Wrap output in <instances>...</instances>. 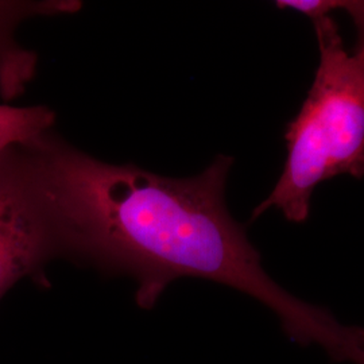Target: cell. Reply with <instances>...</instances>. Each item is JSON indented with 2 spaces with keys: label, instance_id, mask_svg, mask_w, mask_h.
I'll return each instance as SVG.
<instances>
[{
  "label": "cell",
  "instance_id": "7a4b0ae2",
  "mask_svg": "<svg viewBox=\"0 0 364 364\" xmlns=\"http://www.w3.org/2000/svg\"><path fill=\"white\" fill-rule=\"evenodd\" d=\"M320 63L299 115L287 124V158L272 193L251 220L278 208L304 223L318 183L340 174L364 177V46L348 53L332 15L313 21Z\"/></svg>",
  "mask_w": 364,
  "mask_h": 364
},
{
  "label": "cell",
  "instance_id": "ba28073f",
  "mask_svg": "<svg viewBox=\"0 0 364 364\" xmlns=\"http://www.w3.org/2000/svg\"><path fill=\"white\" fill-rule=\"evenodd\" d=\"M362 346H363V350H364V329L362 328Z\"/></svg>",
  "mask_w": 364,
  "mask_h": 364
},
{
  "label": "cell",
  "instance_id": "52a82bcc",
  "mask_svg": "<svg viewBox=\"0 0 364 364\" xmlns=\"http://www.w3.org/2000/svg\"><path fill=\"white\" fill-rule=\"evenodd\" d=\"M351 15L352 21L358 31V45L364 46V0L347 1L346 9Z\"/></svg>",
  "mask_w": 364,
  "mask_h": 364
},
{
  "label": "cell",
  "instance_id": "5b68a950",
  "mask_svg": "<svg viewBox=\"0 0 364 364\" xmlns=\"http://www.w3.org/2000/svg\"><path fill=\"white\" fill-rule=\"evenodd\" d=\"M55 114L45 105H0V149L52 130Z\"/></svg>",
  "mask_w": 364,
  "mask_h": 364
},
{
  "label": "cell",
  "instance_id": "277c9868",
  "mask_svg": "<svg viewBox=\"0 0 364 364\" xmlns=\"http://www.w3.org/2000/svg\"><path fill=\"white\" fill-rule=\"evenodd\" d=\"M77 0L19 1L0 0V96L11 102L26 91L37 72L38 57L16 39V30L28 18L73 14L81 9Z\"/></svg>",
  "mask_w": 364,
  "mask_h": 364
},
{
  "label": "cell",
  "instance_id": "6da1fadb",
  "mask_svg": "<svg viewBox=\"0 0 364 364\" xmlns=\"http://www.w3.org/2000/svg\"><path fill=\"white\" fill-rule=\"evenodd\" d=\"M34 144L63 257L134 278L144 309L178 278L223 284L267 306L296 341L316 344L340 362L355 356L353 328L274 282L245 227L230 215L225 183L232 156H218L195 177L171 178L99 161L52 130Z\"/></svg>",
  "mask_w": 364,
  "mask_h": 364
},
{
  "label": "cell",
  "instance_id": "8992f818",
  "mask_svg": "<svg viewBox=\"0 0 364 364\" xmlns=\"http://www.w3.org/2000/svg\"><path fill=\"white\" fill-rule=\"evenodd\" d=\"M347 1L341 0H279L275 1L278 9L294 10L304 14L313 21L321 19L332 15V11L338 9H346Z\"/></svg>",
  "mask_w": 364,
  "mask_h": 364
},
{
  "label": "cell",
  "instance_id": "3957f363",
  "mask_svg": "<svg viewBox=\"0 0 364 364\" xmlns=\"http://www.w3.org/2000/svg\"><path fill=\"white\" fill-rule=\"evenodd\" d=\"M63 257L34 138L0 149V299Z\"/></svg>",
  "mask_w": 364,
  "mask_h": 364
}]
</instances>
